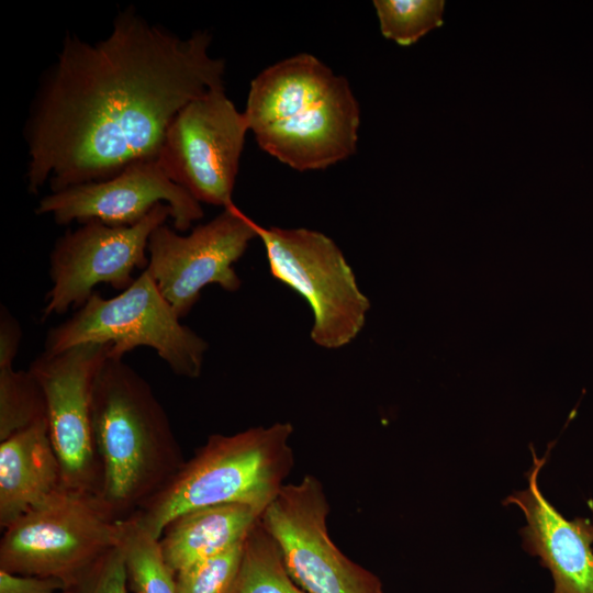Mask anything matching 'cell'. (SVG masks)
Masks as SVG:
<instances>
[{
	"label": "cell",
	"mask_w": 593,
	"mask_h": 593,
	"mask_svg": "<svg viewBox=\"0 0 593 593\" xmlns=\"http://www.w3.org/2000/svg\"><path fill=\"white\" fill-rule=\"evenodd\" d=\"M210 44L205 31L180 37L128 10L103 40L67 35L25 126L29 191L100 181L157 159L176 115L224 86L225 63Z\"/></svg>",
	"instance_id": "cell-1"
},
{
	"label": "cell",
	"mask_w": 593,
	"mask_h": 593,
	"mask_svg": "<svg viewBox=\"0 0 593 593\" xmlns=\"http://www.w3.org/2000/svg\"><path fill=\"white\" fill-rule=\"evenodd\" d=\"M244 114L258 146L298 171L328 168L357 149L360 109L348 80L307 53L261 70Z\"/></svg>",
	"instance_id": "cell-2"
},
{
	"label": "cell",
	"mask_w": 593,
	"mask_h": 593,
	"mask_svg": "<svg viewBox=\"0 0 593 593\" xmlns=\"http://www.w3.org/2000/svg\"><path fill=\"white\" fill-rule=\"evenodd\" d=\"M92 432L101 466L98 500L116 521L143 510L184 465L168 415L148 382L108 358L92 392Z\"/></svg>",
	"instance_id": "cell-3"
},
{
	"label": "cell",
	"mask_w": 593,
	"mask_h": 593,
	"mask_svg": "<svg viewBox=\"0 0 593 593\" xmlns=\"http://www.w3.org/2000/svg\"><path fill=\"white\" fill-rule=\"evenodd\" d=\"M290 423L214 434L186 461L172 481L132 516L156 538L189 511L244 504L264 512L293 467Z\"/></svg>",
	"instance_id": "cell-4"
},
{
	"label": "cell",
	"mask_w": 593,
	"mask_h": 593,
	"mask_svg": "<svg viewBox=\"0 0 593 593\" xmlns=\"http://www.w3.org/2000/svg\"><path fill=\"white\" fill-rule=\"evenodd\" d=\"M146 268L118 295L105 299L93 292L66 321L48 329L44 353L57 355L86 343L111 344L109 357L145 346L154 349L179 377H200L205 339L181 324Z\"/></svg>",
	"instance_id": "cell-5"
},
{
	"label": "cell",
	"mask_w": 593,
	"mask_h": 593,
	"mask_svg": "<svg viewBox=\"0 0 593 593\" xmlns=\"http://www.w3.org/2000/svg\"><path fill=\"white\" fill-rule=\"evenodd\" d=\"M3 530L0 570L56 578L70 588L120 547L123 522L114 519L96 495L63 489Z\"/></svg>",
	"instance_id": "cell-6"
},
{
	"label": "cell",
	"mask_w": 593,
	"mask_h": 593,
	"mask_svg": "<svg viewBox=\"0 0 593 593\" xmlns=\"http://www.w3.org/2000/svg\"><path fill=\"white\" fill-rule=\"evenodd\" d=\"M256 228L271 276L310 305L313 343L326 349L350 344L365 325L370 303L336 243L303 227H265L257 223Z\"/></svg>",
	"instance_id": "cell-7"
},
{
	"label": "cell",
	"mask_w": 593,
	"mask_h": 593,
	"mask_svg": "<svg viewBox=\"0 0 593 593\" xmlns=\"http://www.w3.org/2000/svg\"><path fill=\"white\" fill-rule=\"evenodd\" d=\"M244 112L224 86L188 103L169 125L157 160L198 202L223 209L233 191L246 134Z\"/></svg>",
	"instance_id": "cell-8"
},
{
	"label": "cell",
	"mask_w": 593,
	"mask_h": 593,
	"mask_svg": "<svg viewBox=\"0 0 593 593\" xmlns=\"http://www.w3.org/2000/svg\"><path fill=\"white\" fill-rule=\"evenodd\" d=\"M328 513L322 482L307 474L281 488L260 523L276 541L289 575L305 593H382L378 579L333 542Z\"/></svg>",
	"instance_id": "cell-9"
},
{
	"label": "cell",
	"mask_w": 593,
	"mask_h": 593,
	"mask_svg": "<svg viewBox=\"0 0 593 593\" xmlns=\"http://www.w3.org/2000/svg\"><path fill=\"white\" fill-rule=\"evenodd\" d=\"M170 215V208L159 203L134 225L111 226L93 220L65 232L49 255L52 288L42 320L79 309L100 283L127 289L135 280L134 271L148 267L152 233Z\"/></svg>",
	"instance_id": "cell-10"
},
{
	"label": "cell",
	"mask_w": 593,
	"mask_h": 593,
	"mask_svg": "<svg viewBox=\"0 0 593 593\" xmlns=\"http://www.w3.org/2000/svg\"><path fill=\"white\" fill-rule=\"evenodd\" d=\"M257 223L234 204L189 234L159 225L148 240V271L175 313L187 316L203 288L217 284L237 291L242 280L234 264L258 238Z\"/></svg>",
	"instance_id": "cell-11"
},
{
	"label": "cell",
	"mask_w": 593,
	"mask_h": 593,
	"mask_svg": "<svg viewBox=\"0 0 593 593\" xmlns=\"http://www.w3.org/2000/svg\"><path fill=\"white\" fill-rule=\"evenodd\" d=\"M112 345L86 343L57 355L40 354L29 371L40 383L47 425L65 486L98 496L101 466L92 432V392Z\"/></svg>",
	"instance_id": "cell-12"
},
{
	"label": "cell",
	"mask_w": 593,
	"mask_h": 593,
	"mask_svg": "<svg viewBox=\"0 0 593 593\" xmlns=\"http://www.w3.org/2000/svg\"><path fill=\"white\" fill-rule=\"evenodd\" d=\"M159 203L170 208L172 226L181 233L203 216L201 203L176 183L157 159L133 163L104 180L51 192L40 200L35 212L52 215L59 225L96 220L130 226Z\"/></svg>",
	"instance_id": "cell-13"
},
{
	"label": "cell",
	"mask_w": 593,
	"mask_h": 593,
	"mask_svg": "<svg viewBox=\"0 0 593 593\" xmlns=\"http://www.w3.org/2000/svg\"><path fill=\"white\" fill-rule=\"evenodd\" d=\"M530 450L533 466L527 472V488L513 492L503 504L523 512V547L549 570L552 593H593V516L568 519L545 497L538 475L547 456L539 458L534 447Z\"/></svg>",
	"instance_id": "cell-14"
},
{
	"label": "cell",
	"mask_w": 593,
	"mask_h": 593,
	"mask_svg": "<svg viewBox=\"0 0 593 593\" xmlns=\"http://www.w3.org/2000/svg\"><path fill=\"white\" fill-rule=\"evenodd\" d=\"M67 489L47 421L0 441V527Z\"/></svg>",
	"instance_id": "cell-15"
},
{
	"label": "cell",
	"mask_w": 593,
	"mask_h": 593,
	"mask_svg": "<svg viewBox=\"0 0 593 593\" xmlns=\"http://www.w3.org/2000/svg\"><path fill=\"white\" fill-rule=\"evenodd\" d=\"M262 512L244 504H222L183 513L164 529L159 546L176 574L244 542Z\"/></svg>",
	"instance_id": "cell-16"
},
{
	"label": "cell",
	"mask_w": 593,
	"mask_h": 593,
	"mask_svg": "<svg viewBox=\"0 0 593 593\" xmlns=\"http://www.w3.org/2000/svg\"><path fill=\"white\" fill-rule=\"evenodd\" d=\"M232 593H305L289 575L280 550L260 518L244 540Z\"/></svg>",
	"instance_id": "cell-17"
},
{
	"label": "cell",
	"mask_w": 593,
	"mask_h": 593,
	"mask_svg": "<svg viewBox=\"0 0 593 593\" xmlns=\"http://www.w3.org/2000/svg\"><path fill=\"white\" fill-rule=\"evenodd\" d=\"M123 522L121 548L135 593H178L176 574L166 563L159 539L134 518Z\"/></svg>",
	"instance_id": "cell-18"
},
{
	"label": "cell",
	"mask_w": 593,
	"mask_h": 593,
	"mask_svg": "<svg viewBox=\"0 0 593 593\" xmlns=\"http://www.w3.org/2000/svg\"><path fill=\"white\" fill-rule=\"evenodd\" d=\"M47 421L43 390L29 371L0 367V441Z\"/></svg>",
	"instance_id": "cell-19"
},
{
	"label": "cell",
	"mask_w": 593,
	"mask_h": 593,
	"mask_svg": "<svg viewBox=\"0 0 593 593\" xmlns=\"http://www.w3.org/2000/svg\"><path fill=\"white\" fill-rule=\"evenodd\" d=\"M373 7L382 35L402 46L443 25L444 0H374Z\"/></svg>",
	"instance_id": "cell-20"
},
{
	"label": "cell",
	"mask_w": 593,
	"mask_h": 593,
	"mask_svg": "<svg viewBox=\"0 0 593 593\" xmlns=\"http://www.w3.org/2000/svg\"><path fill=\"white\" fill-rule=\"evenodd\" d=\"M243 545L176 573L177 592L232 593L240 568Z\"/></svg>",
	"instance_id": "cell-21"
},
{
	"label": "cell",
	"mask_w": 593,
	"mask_h": 593,
	"mask_svg": "<svg viewBox=\"0 0 593 593\" xmlns=\"http://www.w3.org/2000/svg\"><path fill=\"white\" fill-rule=\"evenodd\" d=\"M127 582L120 545L83 573L69 590L71 593H127Z\"/></svg>",
	"instance_id": "cell-22"
},
{
	"label": "cell",
	"mask_w": 593,
	"mask_h": 593,
	"mask_svg": "<svg viewBox=\"0 0 593 593\" xmlns=\"http://www.w3.org/2000/svg\"><path fill=\"white\" fill-rule=\"evenodd\" d=\"M0 593H71L65 582L51 577L24 575L0 570Z\"/></svg>",
	"instance_id": "cell-23"
},
{
	"label": "cell",
	"mask_w": 593,
	"mask_h": 593,
	"mask_svg": "<svg viewBox=\"0 0 593 593\" xmlns=\"http://www.w3.org/2000/svg\"><path fill=\"white\" fill-rule=\"evenodd\" d=\"M22 328L18 320L1 305L0 311V367H13L20 343Z\"/></svg>",
	"instance_id": "cell-24"
}]
</instances>
